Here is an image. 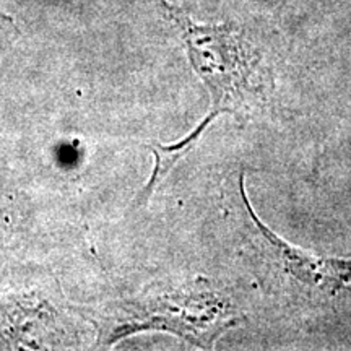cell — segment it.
<instances>
[{
	"mask_svg": "<svg viewBox=\"0 0 351 351\" xmlns=\"http://www.w3.org/2000/svg\"><path fill=\"white\" fill-rule=\"evenodd\" d=\"M160 15L173 26L192 69L210 95V109L200 124L221 114L249 119L269 106L275 78L269 57L247 26L200 23L169 0H153Z\"/></svg>",
	"mask_w": 351,
	"mask_h": 351,
	"instance_id": "cell-1",
	"label": "cell"
},
{
	"mask_svg": "<svg viewBox=\"0 0 351 351\" xmlns=\"http://www.w3.org/2000/svg\"><path fill=\"white\" fill-rule=\"evenodd\" d=\"M243 320L231 293L204 276L150 285L93 314L98 345L104 348L140 332H166L195 348L213 350L215 341Z\"/></svg>",
	"mask_w": 351,
	"mask_h": 351,
	"instance_id": "cell-2",
	"label": "cell"
},
{
	"mask_svg": "<svg viewBox=\"0 0 351 351\" xmlns=\"http://www.w3.org/2000/svg\"><path fill=\"white\" fill-rule=\"evenodd\" d=\"M232 189L244 252L261 287L275 301L301 314H317L351 300V258L322 256L280 238L254 212L244 173L236 174Z\"/></svg>",
	"mask_w": 351,
	"mask_h": 351,
	"instance_id": "cell-3",
	"label": "cell"
}]
</instances>
